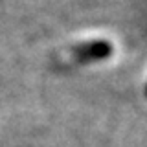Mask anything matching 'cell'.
Masks as SVG:
<instances>
[{"label": "cell", "instance_id": "cell-1", "mask_svg": "<svg viewBox=\"0 0 147 147\" xmlns=\"http://www.w3.org/2000/svg\"><path fill=\"white\" fill-rule=\"evenodd\" d=\"M74 53H79V59H88V57L99 59L110 53V46L109 42H90L88 46H81V48L72 50V55Z\"/></svg>", "mask_w": 147, "mask_h": 147}]
</instances>
